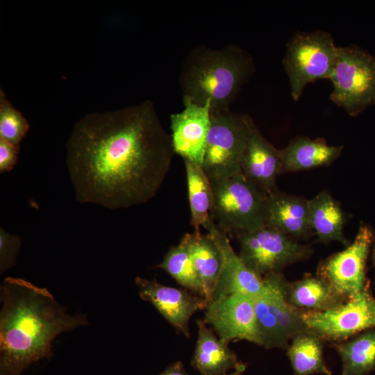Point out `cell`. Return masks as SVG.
Returning a JSON list of instances; mask_svg holds the SVG:
<instances>
[{
	"mask_svg": "<svg viewBox=\"0 0 375 375\" xmlns=\"http://www.w3.org/2000/svg\"><path fill=\"white\" fill-rule=\"evenodd\" d=\"M308 200L278 190L267 195V225L299 240L314 235L309 222Z\"/></svg>",
	"mask_w": 375,
	"mask_h": 375,
	"instance_id": "cell-17",
	"label": "cell"
},
{
	"mask_svg": "<svg viewBox=\"0 0 375 375\" xmlns=\"http://www.w3.org/2000/svg\"><path fill=\"white\" fill-rule=\"evenodd\" d=\"M19 145L0 139V172L12 169L18 160Z\"/></svg>",
	"mask_w": 375,
	"mask_h": 375,
	"instance_id": "cell-29",
	"label": "cell"
},
{
	"mask_svg": "<svg viewBox=\"0 0 375 375\" xmlns=\"http://www.w3.org/2000/svg\"><path fill=\"white\" fill-rule=\"evenodd\" d=\"M254 122L247 115L228 110L210 112L201 167L210 180L241 172V160Z\"/></svg>",
	"mask_w": 375,
	"mask_h": 375,
	"instance_id": "cell-7",
	"label": "cell"
},
{
	"mask_svg": "<svg viewBox=\"0 0 375 375\" xmlns=\"http://www.w3.org/2000/svg\"><path fill=\"white\" fill-rule=\"evenodd\" d=\"M174 153L171 136L149 100L85 115L67 143L75 198L108 209L144 203L164 182Z\"/></svg>",
	"mask_w": 375,
	"mask_h": 375,
	"instance_id": "cell-1",
	"label": "cell"
},
{
	"mask_svg": "<svg viewBox=\"0 0 375 375\" xmlns=\"http://www.w3.org/2000/svg\"><path fill=\"white\" fill-rule=\"evenodd\" d=\"M188 199L191 212L190 224L194 230L202 226L208 231L215 222L212 215V190L210 178L201 165L184 160Z\"/></svg>",
	"mask_w": 375,
	"mask_h": 375,
	"instance_id": "cell-24",
	"label": "cell"
},
{
	"mask_svg": "<svg viewBox=\"0 0 375 375\" xmlns=\"http://www.w3.org/2000/svg\"><path fill=\"white\" fill-rule=\"evenodd\" d=\"M203 321L217 336L230 343L246 340L261 347L251 297L233 294L210 301L204 310Z\"/></svg>",
	"mask_w": 375,
	"mask_h": 375,
	"instance_id": "cell-12",
	"label": "cell"
},
{
	"mask_svg": "<svg viewBox=\"0 0 375 375\" xmlns=\"http://www.w3.org/2000/svg\"><path fill=\"white\" fill-rule=\"evenodd\" d=\"M247 367V363H244L243 362L240 361L238 367L233 371L226 375H242V374L246 370Z\"/></svg>",
	"mask_w": 375,
	"mask_h": 375,
	"instance_id": "cell-31",
	"label": "cell"
},
{
	"mask_svg": "<svg viewBox=\"0 0 375 375\" xmlns=\"http://www.w3.org/2000/svg\"><path fill=\"white\" fill-rule=\"evenodd\" d=\"M375 236L367 225H361L353 242L344 249L320 261L316 274L346 300L360 292L368 279L367 263Z\"/></svg>",
	"mask_w": 375,
	"mask_h": 375,
	"instance_id": "cell-11",
	"label": "cell"
},
{
	"mask_svg": "<svg viewBox=\"0 0 375 375\" xmlns=\"http://www.w3.org/2000/svg\"><path fill=\"white\" fill-rule=\"evenodd\" d=\"M212 215L226 235L253 231L267 224V196L241 172L210 180Z\"/></svg>",
	"mask_w": 375,
	"mask_h": 375,
	"instance_id": "cell-4",
	"label": "cell"
},
{
	"mask_svg": "<svg viewBox=\"0 0 375 375\" xmlns=\"http://www.w3.org/2000/svg\"><path fill=\"white\" fill-rule=\"evenodd\" d=\"M135 283L141 299L150 303L177 332L190 337L189 323L197 311L204 310L205 299L185 288L161 284L156 279L136 276Z\"/></svg>",
	"mask_w": 375,
	"mask_h": 375,
	"instance_id": "cell-13",
	"label": "cell"
},
{
	"mask_svg": "<svg viewBox=\"0 0 375 375\" xmlns=\"http://www.w3.org/2000/svg\"><path fill=\"white\" fill-rule=\"evenodd\" d=\"M267 290L253 298L261 347L266 349H285L298 333L308 331L303 310L292 306L286 299L288 281L282 272L263 276Z\"/></svg>",
	"mask_w": 375,
	"mask_h": 375,
	"instance_id": "cell-5",
	"label": "cell"
},
{
	"mask_svg": "<svg viewBox=\"0 0 375 375\" xmlns=\"http://www.w3.org/2000/svg\"><path fill=\"white\" fill-rule=\"evenodd\" d=\"M309 331L324 341H345L375 327V297L368 280L362 290L342 303L324 311L303 310Z\"/></svg>",
	"mask_w": 375,
	"mask_h": 375,
	"instance_id": "cell-10",
	"label": "cell"
},
{
	"mask_svg": "<svg viewBox=\"0 0 375 375\" xmlns=\"http://www.w3.org/2000/svg\"><path fill=\"white\" fill-rule=\"evenodd\" d=\"M0 375H22L33 362L51 358L60 333L88 324L87 315H69L46 288L6 278L0 289Z\"/></svg>",
	"mask_w": 375,
	"mask_h": 375,
	"instance_id": "cell-2",
	"label": "cell"
},
{
	"mask_svg": "<svg viewBox=\"0 0 375 375\" xmlns=\"http://www.w3.org/2000/svg\"><path fill=\"white\" fill-rule=\"evenodd\" d=\"M29 129L23 114L15 108L2 88L0 90V139L19 145Z\"/></svg>",
	"mask_w": 375,
	"mask_h": 375,
	"instance_id": "cell-27",
	"label": "cell"
},
{
	"mask_svg": "<svg viewBox=\"0 0 375 375\" xmlns=\"http://www.w3.org/2000/svg\"><path fill=\"white\" fill-rule=\"evenodd\" d=\"M156 267L169 274L183 288L204 298L201 282L194 268L188 249L182 242L171 247Z\"/></svg>",
	"mask_w": 375,
	"mask_h": 375,
	"instance_id": "cell-26",
	"label": "cell"
},
{
	"mask_svg": "<svg viewBox=\"0 0 375 375\" xmlns=\"http://www.w3.org/2000/svg\"><path fill=\"white\" fill-rule=\"evenodd\" d=\"M188 249L194 268L201 282L207 304L212 300L222 268L218 247L207 233L200 230L185 233L181 240Z\"/></svg>",
	"mask_w": 375,
	"mask_h": 375,
	"instance_id": "cell-20",
	"label": "cell"
},
{
	"mask_svg": "<svg viewBox=\"0 0 375 375\" xmlns=\"http://www.w3.org/2000/svg\"><path fill=\"white\" fill-rule=\"evenodd\" d=\"M343 148L329 145L323 138L297 136L280 149L282 174L328 165L341 156Z\"/></svg>",
	"mask_w": 375,
	"mask_h": 375,
	"instance_id": "cell-19",
	"label": "cell"
},
{
	"mask_svg": "<svg viewBox=\"0 0 375 375\" xmlns=\"http://www.w3.org/2000/svg\"><path fill=\"white\" fill-rule=\"evenodd\" d=\"M159 375H188L183 363L178 360L167 366Z\"/></svg>",
	"mask_w": 375,
	"mask_h": 375,
	"instance_id": "cell-30",
	"label": "cell"
},
{
	"mask_svg": "<svg viewBox=\"0 0 375 375\" xmlns=\"http://www.w3.org/2000/svg\"><path fill=\"white\" fill-rule=\"evenodd\" d=\"M331 347L341 359L340 375H367L375 371V327L332 343Z\"/></svg>",
	"mask_w": 375,
	"mask_h": 375,
	"instance_id": "cell-25",
	"label": "cell"
},
{
	"mask_svg": "<svg viewBox=\"0 0 375 375\" xmlns=\"http://www.w3.org/2000/svg\"><path fill=\"white\" fill-rule=\"evenodd\" d=\"M183 103V110L170 116L173 149L183 160L201 165L210 125V107Z\"/></svg>",
	"mask_w": 375,
	"mask_h": 375,
	"instance_id": "cell-15",
	"label": "cell"
},
{
	"mask_svg": "<svg viewBox=\"0 0 375 375\" xmlns=\"http://www.w3.org/2000/svg\"><path fill=\"white\" fill-rule=\"evenodd\" d=\"M331 35L326 31L297 32L288 42L283 60L291 95L300 99L304 88L319 79H329L338 55Z\"/></svg>",
	"mask_w": 375,
	"mask_h": 375,
	"instance_id": "cell-8",
	"label": "cell"
},
{
	"mask_svg": "<svg viewBox=\"0 0 375 375\" xmlns=\"http://www.w3.org/2000/svg\"><path fill=\"white\" fill-rule=\"evenodd\" d=\"M285 297L294 307L311 311L328 310L347 301L322 278L310 274L294 281H288Z\"/></svg>",
	"mask_w": 375,
	"mask_h": 375,
	"instance_id": "cell-22",
	"label": "cell"
},
{
	"mask_svg": "<svg viewBox=\"0 0 375 375\" xmlns=\"http://www.w3.org/2000/svg\"><path fill=\"white\" fill-rule=\"evenodd\" d=\"M324 340L308 330L296 335L286 349L293 375H332L324 356Z\"/></svg>",
	"mask_w": 375,
	"mask_h": 375,
	"instance_id": "cell-23",
	"label": "cell"
},
{
	"mask_svg": "<svg viewBox=\"0 0 375 375\" xmlns=\"http://www.w3.org/2000/svg\"><path fill=\"white\" fill-rule=\"evenodd\" d=\"M235 238L240 244V258L260 276L282 272L285 267L304 260L313 253L310 244L299 243L267 225L241 233Z\"/></svg>",
	"mask_w": 375,
	"mask_h": 375,
	"instance_id": "cell-9",
	"label": "cell"
},
{
	"mask_svg": "<svg viewBox=\"0 0 375 375\" xmlns=\"http://www.w3.org/2000/svg\"><path fill=\"white\" fill-rule=\"evenodd\" d=\"M308 209L310 225L319 242L328 244L336 241L346 247L350 243L344 235L346 215L328 190H322L309 199Z\"/></svg>",
	"mask_w": 375,
	"mask_h": 375,
	"instance_id": "cell-21",
	"label": "cell"
},
{
	"mask_svg": "<svg viewBox=\"0 0 375 375\" xmlns=\"http://www.w3.org/2000/svg\"><path fill=\"white\" fill-rule=\"evenodd\" d=\"M208 233L216 243L222 256L221 272L212 300L233 294H243L252 298L262 295L267 290L263 276L244 264L234 251L228 236L217 228L216 224Z\"/></svg>",
	"mask_w": 375,
	"mask_h": 375,
	"instance_id": "cell-14",
	"label": "cell"
},
{
	"mask_svg": "<svg viewBox=\"0 0 375 375\" xmlns=\"http://www.w3.org/2000/svg\"><path fill=\"white\" fill-rule=\"evenodd\" d=\"M253 70L252 58L238 45L197 46L188 53L179 74L183 102L209 105L210 112L231 110Z\"/></svg>",
	"mask_w": 375,
	"mask_h": 375,
	"instance_id": "cell-3",
	"label": "cell"
},
{
	"mask_svg": "<svg viewBox=\"0 0 375 375\" xmlns=\"http://www.w3.org/2000/svg\"><path fill=\"white\" fill-rule=\"evenodd\" d=\"M21 245L19 237L0 228V273L14 266Z\"/></svg>",
	"mask_w": 375,
	"mask_h": 375,
	"instance_id": "cell-28",
	"label": "cell"
},
{
	"mask_svg": "<svg viewBox=\"0 0 375 375\" xmlns=\"http://www.w3.org/2000/svg\"><path fill=\"white\" fill-rule=\"evenodd\" d=\"M329 79L333 85L331 100L350 116L375 104V56L360 47H338Z\"/></svg>",
	"mask_w": 375,
	"mask_h": 375,
	"instance_id": "cell-6",
	"label": "cell"
},
{
	"mask_svg": "<svg viewBox=\"0 0 375 375\" xmlns=\"http://www.w3.org/2000/svg\"><path fill=\"white\" fill-rule=\"evenodd\" d=\"M198 336L191 366L201 375H226L239 365L229 343L220 339L203 319H196Z\"/></svg>",
	"mask_w": 375,
	"mask_h": 375,
	"instance_id": "cell-18",
	"label": "cell"
},
{
	"mask_svg": "<svg viewBox=\"0 0 375 375\" xmlns=\"http://www.w3.org/2000/svg\"><path fill=\"white\" fill-rule=\"evenodd\" d=\"M241 171L267 196L278 190L276 180L282 174L280 149L262 135L255 123L242 158Z\"/></svg>",
	"mask_w": 375,
	"mask_h": 375,
	"instance_id": "cell-16",
	"label": "cell"
},
{
	"mask_svg": "<svg viewBox=\"0 0 375 375\" xmlns=\"http://www.w3.org/2000/svg\"><path fill=\"white\" fill-rule=\"evenodd\" d=\"M372 260L373 265L375 267V241L372 247Z\"/></svg>",
	"mask_w": 375,
	"mask_h": 375,
	"instance_id": "cell-32",
	"label": "cell"
}]
</instances>
